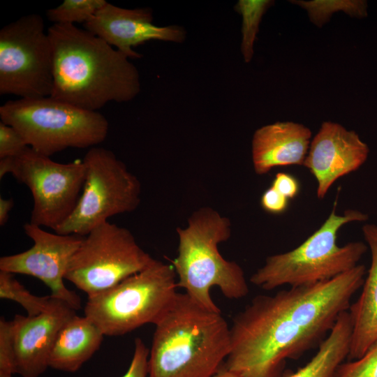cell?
Returning a JSON list of instances; mask_svg holds the SVG:
<instances>
[{
    "mask_svg": "<svg viewBox=\"0 0 377 377\" xmlns=\"http://www.w3.org/2000/svg\"><path fill=\"white\" fill-rule=\"evenodd\" d=\"M357 265L330 280L258 295L232 320L223 367L242 377H284L287 359L319 347L362 287Z\"/></svg>",
    "mask_w": 377,
    "mask_h": 377,
    "instance_id": "cell-1",
    "label": "cell"
},
{
    "mask_svg": "<svg viewBox=\"0 0 377 377\" xmlns=\"http://www.w3.org/2000/svg\"><path fill=\"white\" fill-rule=\"evenodd\" d=\"M52 56L50 96L97 111L126 102L140 90L139 73L128 57L86 29L53 24L47 29Z\"/></svg>",
    "mask_w": 377,
    "mask_h": 377,
    "instance_id": "cell-2",
    "label": "cell"
},
{
    "mask_svg": "<svg viewBox=\"0 0 377 377\" xmlns=\"http://www.w3.org/2000/svg\"><path fill=\"white\" fill-rule=\"evenodd\" d=\"M148 377H212L230 351V329L221 312L178 293L155 325Z\"/></svg>",
    "mask_w": 377,
    "mask_h": 377,
    "instance_id": "cell-3",
    "label": "cell"
},
{
    "mask_svg": "<svg viewBox=\"0 0 377 377\" xmlns=\"http://www.w3.org/2000/svg\"><path fill=\"white\" fill-rule=\"evenodd\" d=\"M179 237L177 256L171 260L178 281L177 288L195 302L210 311L221 312L214 302L210 290L217 286L228 299H240L249 293L242 268L226 260L219 253V243L231 235V223L209 207L193 212L185 228H177Z\"/></svg>",
    "mask_w": 377,
    "mask_h": 377,
    "instance_id": "cell-4",
    "label": "cell"
},
{
    "mask_svg": "<svg viewBox=\"0 0 377 377\" xmlns=\"http://www.w3.org/2000/svg\"><path fill=\"white\" fill-rule=\"evenodd\" d=\"M337 200L322 226L295 249L268 256L250 281L265 290L289 285L299 287L330 280L358 264L367 250L362 242L337 244V233L350 222H362L368 214L357 209L337 214Z\"/></svg>",
    "mask_w": 377,
    "mask_h": 377,
    "instance_id": "cell-5",
    "label": "cell"
},
{
    "mask_svg": "<svg viewBox=\"0 0 377 377\" xmlns=\"http://www.w3.org/2000/svg\"><path fill=\"white\" fill-rule=\"evenodd\" d=\"M0 118L14 127L30 148L50 157L67 148L96 147L105 140L109 129L100 112L50 96L8 101L0 107Z\"/></svg>",
    "mask_w": 377,
    "mask_h": 377,
    "instance_id": "cell-6",
    "label": "cell"
},
{
    "mask_svg": "<svg viewBox=\"0 0 377 377\" xmlns=\"http://www.w3.org/2000/svg\"><path fill=\"white\" fill-rule=\"evenodd\" d=\"M176 275L172 265L154 259L112 288L87 297L84 315L110 337L156 325L177 298Z\"/></svg>",
    "mask_w": 377,
    "mask_h": 377,
    "instance_id": "cell-7",
    "label": "cell"
},
{
    "mask_svg": "<svg viewBox=\"0 0 377 377\" xmlns=\"http://www.w3.org/2000/svg\"><path fill=\"white\" fill-rule=\"evenodd\" d=\"M82 161L85 179L80 198L56 233L84 237L110 218L133 212L140 203V182L111 150L91 147Z\"/></svg>",
    "mask_w": 377,
    "mask_h": 377,
    "instance_id": "cell-8",
    "label": "cell"
},
{
    "mask_svg": "<svg viewBox=\"0 0 377 377\" xmlns=\"http://www.w3.org/2000/svg\"><path fill=\"white\" fill-rule=\"evenodd\" d=\"M7 174L26 185L32 194L29 223L54 232L79 201L85 166L82 160L58 163L29 147L19 156L0 158V179Z\"/></svg>",
    "mask_w": 377,
    "mask_h": 377,
    "instance_id": "cell-9",
    "label": "cell"
},
{
    "mask_svg": "<svg viewBox=\"0 0 377 377\" xmlns=\"http://www.w3.org/2000/svg\"><path fill=\"white\" fill-rule=\"evenodd\" d=\"M154 260L128 229L107 221L83 237L65 279L91 297L140 272Z\"/></svg>",
    "mask_w": 377,
    "mask_h": 377,
    "instance_id": "cell-10",
    "label": "cell"
},
{
    "mask_svg": "<svg viewBox=\"0 0 377 377\" xmlns=\"http://www.w3.org/2000/svg\"><path fill=\"white\" fill-rule=\"evenodd\" d=\"M52 47L43 17L29 14L0 30V94L20 98L50 96Z\"/></svg>",
    "mask_w": 377,
    "mask_h": 377,
    "instance_id": "cell-11",
    "label": "cell"
},
{
    "mask_svg": "<svg viewBox=\"0 0 377 377\" xmlns=\"http://www.w3.org/2000/svg\"><path fill=\"white\" fill-rule=\"evenodd\" d=\"M23 228L33 240V246L23 252L1 257L0 270L36 277L50 288L52 297L74 310L80 309V297L66 287L64 279L84 237L49 232L31 223H25Z\"/></svg>",
    "mask_w": 377,
    "mask_h": 377,
    "instance_id": "cell-12",
    "label": "cell"
},
{
    "mask_svg": "<svg viewBox=\"0 0 377 377\" xmlns=\"http://www.w3.org/2000/svg\"><path fill=\"white\" fill-rule=\"evenodd\" d=\"M369 153L368 145L355 131L324 121L310 143L303 165L316 180L317 197L324 198L338 179L359 169Z\"/></svg>",
    "mask_w": 377,
    "mask_h": 377,
    "instance_id": "cell-13",
    "label": "cell"
},
{
    "mask_svg": "<svg viewBox=\"0 0 377 377\" xmlns=\"http://www.w3.org/2000/svg\"><path fill=\"white\" fill-rule=\"evenodd\" d=\"M149 8L127 9L107 3L84 24L85 29L128 57L140 58L133 47L151 40L184 41L186 32L176 25L158 27L152 24Z\"/></svg>",
    "mask_w": 377,
    "mask_h": 377,
    "instance_id": "cell-14",
    "label": "cell"
},
{
    "mask_svg": "<svg viewBox=\"0 0 377 377\" xmlns=\"http://www.w3.org/2000/svg\"><path fill=\"white\" fill-rule=\"evenodd\" d=\"M75 310L57 299L47 311L35 316L17 314L11 322L16 373L38 377L49 367L50 355L57 336Z\"/></svg>",
    "mask_w": 377,
    "mask_h": 377,
    "instance_id": "cell-15",
    "label": "cell"
},
{
    "mask_svg": "<svg viewBox=\"0 0 377 377\" xmlns=\"http://www.w3.org/2000/svg\"><path fill=\"white\" fill-rule=\"evenodd\" d=\"M311 138L308 127L293 121H278L257 129L251 147L255 172L265 175L275 167L303 165Z\"/></svg>",
    "mask_w": 377,
    "mask_h": 377,
    "instance_id": "cell-16",
    "label": "cell"
},
{
    "mask_svg": "<svg viewBox=\"0 0 377 377\" xmlns=\"http://www.w3.org/2000/svg\"><path fill=\"white\" fill-rule=\"evenodd\" d=\"M362 230L371 261L362 293L348 310L353 323L350 361L360 358L377 340V224L366 223Z\"/></svg>",
    "mask_w": 377,
    "mask_h": 377,
    "instance_id": "cell-17",
    "label": "cell"
},
{
    "mask_svg": "<svg viewBox=\"0 0 377 377\" xmlns=\"http://www.w3.org/2000/svg\"><path fill=\"white\" fill-rule=\"evenodd\" d=\"M104 336L89 318L75 314L57 336L49 357V367L77 371L98 350Z\"/></svg>",
    "mask_w": 377,
    "mask_h": 377,
    "instance_id": "cell-18",
    "label": "cell"
},
{
    "mask_svg": "<svg viewBox=\"0 0 377 377\" xmlns=\"http://www.w3.org/2000/svg\"><path fill=\"white\" fill-rule=\"evenodd\" d=\"M353 323L348 311L342 312L312 359L296 372L284 377H332L336 369L348 357Z\"/></svg>",
    "mask_w": 377,
    "mask_h": 377,
    "instance_id": "cell-19",
    "label": "cell"
},
{
    "mask_svg": "<svg viewBox=\"0 0 377 377\" xmlns=\"http://www.w3.org/2000/svg\"><path fill=\"white\" fill-rule=\"evenodd\" d=\"M0 298L20 304L27 316H35L49 310L54 298L50 295L37 296L32 294L14 276V274L0 270Z\"/></svg>",
    "mask_w": 377,
    "mask_h": 377,
    "instance_id": "cell-20",
    "label": "cell"
},
{
    "mask_svg": "<svg viewBox=\"0 0 377 377\" xmlns=\"http://www.w3.org/2000/svg\"><path fill=\"white\" fill-rule=\"evenodd\" d=\"M305 9L310 20L316 26L322 27L330 20L332 13L343 11L358 18L367 16L368 4L364 0H314L290 1Z\"/></svg>",
    "mask_w": 377,
    "mask_h": 377,
    "instance_id": "cell-21",
    "label": "cell"
},
{
    "mask_svg": "<svg viewBox=\"0 0 377 377\" xmlns=\"http://www.w3.org/2000/svg\"><path fill=\"white\" fill-rule=\"evenodd\" d=\"M273 4L274 1L269 0H240L235 6V10L242 17L241 50L246 62L252 59L253 44L261 19Z\"/></svg>",
    "mask_w": 377,
    "mask_h": 377,
    "instance_id": "cell-22",
    "label": "cell"
},
{
    "mask_svg": "<svg viewBox=\"0 0 377 377\" xmlns=\"http://www.w3.org/2000/svg\"><path fill=\"white\" fill-rule=\"evenodd\" d=\"M106 3L105 0H65L58 6L47 10L46 14L53 24H85Z\"/></svg>",
    "mask_w": 377,
    "mask_h": 377,
    "instance_id": "cell-23",
    "label": "cell"
},
{
    "mask_svg": "<svg viewBox=\"0 0 377 377\" xmlns=\"http://www.w3.org/2000/svg\"><path fill=\"white\" fill-rule=\"evenodd\" d=\"M332 377H377V340L360 358L339 364Z\"/></svg>",
    "mask_w": 377,
    "mask_h": 377,
    "instance_id": "cell-24",
    "label": "cell"
},
{
    "mask_svg": "<svg viewBox=\"0 0 377 377\" xmlns=\"http://www.w3.org/2000/svg\"><path fill=\"white\" fill-rule=\"evenodd\" d=\"M16 364L12 341L11 322L0 318V377H13Z\"/></svg>",
    "mask_w": 377,
    "mask_h": 377,
    "instance_id": "cell-25",
    "label": "cell"
},
{
    "mask_svg": "<svg viewBox=\"0 0 377 377\" xmlns=\"http://www.w3.org/2000/svg\"><path fill=\"white\" fill-rule=\"evenodd\" d=\"M29 147L14 127L0 121V158L19 156Z\"/></svg>",
    "mask_w": 377,
    "mask_h": 377,
    "instance_id": "cell-26",
    "label": "cell"
},
{
    "mask_svg": "<svg viewBox=\"0 0 377 377\" xmlns=\"http://www.w3.org/2000/svg\"><path fill=\"white\" fill-rule=\"evenodd\" d=\"M134 346V352L129 367L121 377H148L149 350L140 338L135 339Z\"/></svg>",
    "mask_w": 377,
    "mask_h": 377,
    "instance_id": "cell-27",
    "label": "cell"
},
{
    "mask_svg": "<svg viewBox=\"0 0 377 377\" xmlns=\"http://www.w3.org/2000/svg\"><path fill=\"white\" fill-rule=\"evenodd\" d=\"M260 205L265 211L277 214L283 212L287 209L288 199L270 186L263 193Z\"/></svg>",
    "mask_w": 377,
    "mask_h": 377,
    "instance_id": "cell-28",
    "label": "cell"
},
{
    "mask_svg": "<svg viewBox=\"0 0 377 377\" xmlns=\"http://www.w3.org/2000/svg\"><path fill=\"white\" fill-rule=\"evenodd\" d=\"M271 186L288 199L294 198L300 190L297 179L294 176L285 172L276 173Z\"/></svg>",
    "mask_w": 377,
    "mask_h": 377,
    "instance_id": "cell-29",
    "label": "cell"
},
{
    "mask_svg": "<svg viewBox=\"0 0 377 377\" xmlns=\"http://www.w3.org/2000/svg\"><path fill=\"white\" fill-rule=\"evenodd\" d=\"M14 205L12 198H0V226L3 227L7 223L9 214Z\"/></svg>",
    "mask_w": 377,
    "mask_h": 377,
    "instance_id": "cell-30",
    "label": "cell"
},
{
    "mask_svg": "<svg viewBox=\"0 0 377 377\" xmlns=\"http://www.w3.org/2000/svg\"><path fill=\"white\" fill-rule=\"evenodd\" d=\"M212 377H242L236 373L231 371L223 366Z\"/></svg>",
    "mask_w": 377,
    "mask_h": 377,
    "instance_id": "cell-31",
    "label": "cell"
}]
</instances>
